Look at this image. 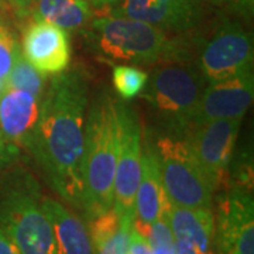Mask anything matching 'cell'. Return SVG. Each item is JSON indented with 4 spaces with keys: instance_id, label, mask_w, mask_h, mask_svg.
Masks as SVG:
<instances>
[{
    "instance_id": "6da1fadb",
    "label": "cell",
    "mask_w": 254,
    "mask_h": 254,
    "mask_svg": "<svg viewBox=\"0 0 254 254\" xmlns=\"http://www.w3.org/2000/svg\"><path fill=\"white\" fill-rule=\"evenodd\" d=\"M44 95V93H43ZM88 112V81L79 69L51 79L40 100L30 148L51 188L82 210V153Z\"/></svg>"
},
{
    "instance_id": "277c9868",
    "label": "cell",
    "mask_w": 254,
    "mask_h": 254,
    "mask_svg": "<svg viewBox=\"0 0 254 254\" xmlns=\"http://www.w3.org/2000/svg\"><path fill=\"white\" fill-rule=\"evenodd\" d=\"M91 37L95 50L102 55L136 65L177 63L185 51L163 30L115 14L95 18Z\"/></svg>"
},
{
    "instance_id": "ac0fdd59",
    "label": "cell",
    "mask_w": 254,
    "mask_h": 254,
    "mask_svg": "<svg viewBox=\"0 0 254 254\" xmlns=\"http://www.w3.org/2000/svg\"><path fill=\"white\" fill-rule=\"evenodd\" d=\"M95 254H127L133 222L119 216L110 208L88 220Z\"/></svg>"
},
{
    "instance_id": "30bf717a",
    "label": "cell",
    "mask_w": 254,
    "mask_h": 254,
    "mask_svg": "<svg viewBox=\"0 0 254 254\" xmlns=\"http://www.w3.org/2000/svg\"><path fill=\"white\" fill-rule=\"evenodd\" d=\"M206 7L208 0H123L113 14L180 34L196 27L203 20Z\"/></svg>"
},
{
    "instance_id": "9a60e30c",
    "label": "cell",
    "mask_w": 254,
    "mask_h": 254,
    "mask_svg": "<svg viewBox=\"0 0 254 254\" xmlns=\"http://www.w3.org/2000/svg\"><path fill=\"white\" fill-rule=\"evenodd\" d=\"M170 200L165 195L160 170L151 145H143L141 174L134 199L133 227L145 236L148 226L170 210Z\"/></svg>"
},
{
    "instance_id": "4dcf8cb0",
    "label": "cell",
    "mask_w": 254,
    "mask_h": 254,
    "mask_svg": "<svg viewBox=\"0 0 254 254\" xmlns=\"http://www.w3.org/2000/svg\"><path fill=\"white\" fill-rule=\"evenodd\" d=\"M0 3H1V0H0Z\"/></svg>"
},
{
    "instance_id": "8992f818",
    "label": "cell",
    "mask_w": 254,
    "mask_h": 254,
    "mask_svg": "<svg viewBox=\"0 0 254 254\" xmlns=\"http://www.w3.org/2000/svg\"><path fill=\"white\" fill-rule=\"evenodd\" d=\"M153 150L164 190L171 205L212 208L215 188L196 163L184 137L174 133L158 137Z\"/></svg>"
},
{
    "instance_id": "7402d4cb",
    "label": "cell",
    "mask_w": 254,
    "mask_h": 254,
    "mask_svg": "<svg viewBox=\"0 0 254 254\" xmlns=\"http://www.w3.org/2000/svg\"><path fill=\"white\" fill-rule=\"evenodd\" d=\"M20 51L21 48L18 47L11 30L7 26L0 24V85L6 83Z\"/></svg>"
},
{
    "instance_id": "d6986e66",
    "label": "cell",
    "mask_w": 254,
    "mask_h": 254,
    "mask_svg": "<svg viewBox=\"0 0 254 254\" xmlns=\"http://www.w3.org/2000/svg\"><path fill=\"white\" fill-rule=\"evenodd\" d=\"M30 14L65 31L81 30L92 20V10L86 0H37Z\"/></svg>"
},
{
    "instance_id": "7a4b0ae2",
    "label": "cell",
    "mask_w": 254,
    "mask_h": 254,
    "mask_svg": "<svg viewBox=\"0 0 254 254\" xmlns=\"http://www.w3.org/2000/svg\"><path fill=\"white\" fill-rule=\"evenodd\" d=\"M82 153V212L95 218L113 208V184L119 151L116 103L102 95L86 112Z\"/></svg>"
},
{
    "instance_id": "83f0119b",
    "label": "cell",
    "mask_w": 254,
    "mask_h": 254,
    "mask_svg": "<svg viewBox=\"0 0 254 254\" xmlns=\"http://www.w3.org/2000/svg\"><path fill=\"white\" fill-rule=\"evenodd\" d=\"M175 249H177V254H199L190 242L182 240V239L175 240Z\"/></svg>"
},
{
    "instance_id": "4fadbf2b",
    "label": "cell",
    "mask_w": 254,
    "mask_h": 254,
    "mask_svg": "<svg viewBox=\"0 0 254 254\" xmlns=\"http://www.w3.org/2000/svg\"><path fill=\"white\" fill-rule=\"evenodd\" d=\"M21 54L44 75L64 72L71 60L68 34L58 26L33 18L23 33Z\"/></svg>"
},
{
    "instance_id": "603a6c76",
    "label": "cell",
    "mask_w": 254,
    "mask_h": 254,
    "mask_svg": "<svg viewBox=\"0 0 254 254\" xmlns=\"http://www.w3.org/2000/svg\"><path fill=\"white\" fill-rule=\"evenodd\" d=\"M127 254H153L147 239L141 233H138L133 226H131V232H130V242H128Z\"/></svg>"
},
{
    "instance_id": "e0dca14e",
    "label": "cell",
    "mask_w": 254,
    "mask_h": 254,
    "mask_svg": "<svg viewBox=\"0 0 254 254\" xmlns=\"http://www.w3.org/2000/svg\"><path fill=\"white\" fill-rule=\"evenodd\" d=\"M168 220L175 240L190 242L199 254H212L216 237L212 208H181L171 205Z\"/></svg>"
},
{
    "instance_id": "4316f807",
    "label": "cell",
    "mask_w": 254,
    "mask_h": 254,
    "mask_svg": "<svg viewBox=\"0 0 254 254\" xmlns=\"http://www.w3.org/2000/svg\"><path fill=\"white\" fill-rule=\"evenodd\" d=\"M0 254H20L16 246L13 245V242L1 227H0Z\"/></svg>"
},
{
    "instance_id": "7c38bea8",
    "label": "cell",
    "mask_w": 254,
    "mask_h": 254,
    "mask_svg": "<svg viewBox=\"0 0 254 254\" xmlns=\"http://www.w3.org/2000/svg\"><path fill=\"white\" fill-rule=\"evenodd\" d=\"M254 98L253 68L206 83L192 126L218 119H242Z\"/></svg>"
},
{
    "instance_id": "d4e9b609",
    "label": "cell",
    "mask_w": 254,
    "mask_h": 254,
    "mask_svg": "<svg viewBox=\"0 0 254 254\" xmlns=\"http://www.w3.org/2000/svg\"><path fill=\"white\" fill-rule=\"evenodd\" d=\"M10 3V6L14 9V11L17 13V16L20 17H26L30 14L31 7L34 6L37 0H7Z\"/></svg>"
},
{
    "instance_id": "f1b7e54d",
    "label": "cell",
    "mask_w": 254,
    "mask_h": 254,
    "mask_svg": "<svg viewBox=\"0 0 254 254\" xmlns=\"http://www.w3.org/2000/svg\"><path fill=\"white\" fill-rule=\"evenodd\" d=\"M151 253L153 254H177L175 243H167V245H153Z\"/></svg>"
},
{
    "instance_id": "9c48e42d",
    "label": "cell",
    "mask_w": 254,
    "mask_h": 254,
    "mask_svg": "<svg viewBox=\"0 0 254 254\" xmlns=\"http://www.w3.org/2000/svg\"><path fill=\"white\" fill-rule=\"evenodd\" d=\"M253 38L237 21L225 20L202 46L198 69L208 82L225 79L253 65Z\"/></svg>"
},
{
    "instance_id": "2e32d148",
    "label": "cell",
    "mask_w": 254,
    "mask_h": 254,
    "mask_svg": "<svg viewBox=\"0 0 254 254\" xmlns=\"http://www.w3.org/2000/svg\"><path fill=\"white\" fill-rule=\"evenodd\" d=\"M41 205L51 223L57 254H95L86 225L76 213L50 196H41Z\"/></svg>"
},
{
    "instance_id": "484cf974",
    "label": "cell",
    "mask_w": 254,
    "mask_h": 254,
    "mask_svg": "<svg viewBox=\"0 0 254 254\" xmlns=\"http://www.w3.org/2000/svg\"><path fill=\"white\" fill-rule=\"evenodd\" d=\"M226 3L239 13H243L245 16H250L253 13L254 0H226Z\"/></svg>"
},
{
    "instance_id": "8fae6325",
    "label": "cell",
    "mask_w": 254,
    "mask_h": 254,
    "mask_svg": "<svg viewBox=\"0 0 254 254\" xmlns=\"http://www.w3.org/2000/svg\"><path fill=\"white\" fill-rule=\"evenodd\" d=\"M215 243L227 254H254V202L246 188L222 196L215 219Z\"/></svg>"
},
{
    "instance_id": "ba28073f",
    "label": "cell",
    "mask_w": 254,
    "mask_h": 254,
    "mask_svg": "<svg viewBox=\"0 0 254 254\" xmlns=\"http://www.w3.org/2000/svg\"><path fill=\"white\" fill-rule=\"evenodd\" d=\"M240 125V119L210 120L192 126L184 136L215 190L226 181Z\"/></svg>"
},
{
    "instance_id": "44dd1931",
    "label": "cell",
    "mask_w": 254,
    "mask_h": 254,
    "mask_svg": "<svg viewBox=\"0 0 254 254\" xmlns=\"http://www.w3.org/2000/svg\"><path fill=\"white\" fill-rule=\"evenodd\" d=\"M112 79L115 91L122 99H133L144 89L148 75L137 66L115 65Z\"/></svg>"
},
{
    "instance_id": "3957f363",
    "label": "cell",
    "mask_w": 254,
    "mask_h": 254,
    "mask_svg": "<svg viewBox=\"0 0 254 254\" xmlns=\"http://www.w3.org/2000/svg\"><path fill=\"white\" fill-rule=\"evenodd\" d=\"M41 196L38 184L26 171L0 185V227L20 254H57Z\"/></svg>"
},
{
    "instance_id": "ffe728a7",
    "label": "cell",
    "mask_w": 254,
    "mask_h": 254,
    "mask_svg": "<svg viewBox=\"0 0 254 254\" xmlns=\"http://www.w3.org/2000/svg\"><path fill=\"white\" fill-rule=\"evenodd\" d=\"M4 86L23 89L41 98L46 91V75L37 71L20 51L6 79Z\"/></svg>"
},
{
    "instance_id": "5bb4252c",
    "label": "cell",
    "mask_w": 254,
    "mask_h": 254,
    "mask_svg": "<svg viewBox=\"0 0 254 254\" xmlns=\"http://www.w3.org/2000/svg\"><path fill=\"white\" fill-rule=\"evenodd\" d=\"M40 96L23 89L3 86L0 92V131L20 148H30L38 115Z\"/></svg>"
},
{
    "instance_id": "5b68a950",
    "label": "cell",
    "mask_w": 254,
    "mask_h": 254,
    "mask_svg": "<svg viewBox=\"0 0 254 254\" xmlns=\"http://www.w3.org/2000/svg\"><path fill=\"white\" fill-rule=\"evenodd\" d=\"M205 78L199 69L180 63H168L148 75L140 96L170 125L174 134H185L199 106Z\"/></svg>"
},
{
    "instance_id": "cb8c5ba5",
    "label": "cell",
    "mask_w": 254,
    "mask_h": 254,
    "mask_svg": "<svg viewBox=\"0 0 254 254\" xmlns=\"http://www.w3.org/2000/svg\"><path fill=\"white\" fill-rule=\"evenodd\" d=\"M17 154V147L7 141L6 137L3 136V133L0 131V170L6 168L7 165L13 163Z\"/></svg>"
},
{
    "instance_id": "f546056e",
    "label": "cell",
    "mask_w": 254,
    "mask_h": 254,
    "mask_svg": "<svg viewBox=\"0 0 254 254\" xmlns=\"http://www.w3.org/2000/svg\"><path fill=\"white\" fill-rule=\"evenodd\" d=\"M86 1H91L92 4H95V6H106V4L116 3L118 0H86Z\"/></svg>"
},
{
    "instance_id": "52a82bcc",
    "label": "cell",
    "mask_w": 254,
    "mask_h": 254,
    "mask_svg": "<svg viewBox=\"0 0 254 254\" xmlns=\"http://www.w3.org/2000/svg\"><path fill=\"white\" fill-rule=\"evenodd\" d=\"M119 120V151L113 184V209L125 220H134V199L141 174V127L134 110L116 103Z\"/></svg>"
}]
</instances>
